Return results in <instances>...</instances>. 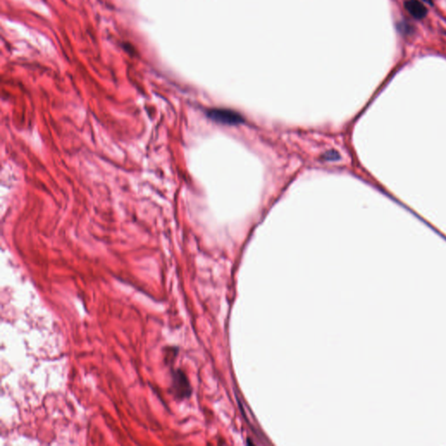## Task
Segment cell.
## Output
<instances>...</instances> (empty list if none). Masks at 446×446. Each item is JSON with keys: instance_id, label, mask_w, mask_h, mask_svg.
<instances>
[{"instance_id": "obj_4", "label": "cell", "mask_w": 446, "mask_h": 446, "mask_svg": "<svg viewBox=\"0 0 446 446\" xmlns=\"http://www.w3.org/2000/svg\"><path fill=\"white\" fill-rule=\"evenodd\" d=\"M165 351L164 359H165L166 364H168V365L173 364L175 356L178 353V349L175 347H168L167 349H165Z\"/></svg>"}, {"instance_id": "obj_1", "label": "cell", "mask_w": 446, "mask_h": 446, "mask_svg": "<svg viewBox=\"0 0 446 446\" xmlns=\"http://www.w3.org/2000/svg\"><path fill=\"white\" fill-rule=\"evenodd\" d=\"M171 376V391L175 398L178 399L189 398L192 388L184 372L180 368L172 369Z\"/></svg>"}, {"instance_id": "obj_2", "label": "cell", "mask_w": 446, "mask_h": 446, "mask_svg": "<svg viewBox=\"0 0 446 446\" xmlns=\"http://www.w3.org/2000/svg\"><path fill=\"white\" fill-rule=\"evenodd\" d=\"M207 116L215 122L229 126H236L244 122V118L242 114L230 109L213 108L207 112Z\"/></svg>"}, {"instance_id": "obj_5", "label": "cell", "mask_w": 446, "mask_h": 446, "mask_svg": "<svg viewBox=\"0 0 446 446\" xmlns=\"http://www.w3.org/2000/svg\"><path fill=\"white\" fill-rule=\"evenodd\" d=\"M339 158V155L337 154V153L335 152V151H331V152L327 153L326 155L324 156V159L325 160H336V159Z\"/></svg>"}, {"instance_id": "obj_3", "label": "cell", "mask_w": 446, "mask_h": 446, "mask_svg": "<svg viewBox=\"0 0 446 446\" xmlns=\"http://www.w3.org/2000/svg\"><path fill=\"white\" fill-rule=\"evenodd\" d=\"M404 7L408 13L417 20H422L427 15L426 7L418 0H407L404 3Z\"/></svg>"}, {"instance_id": "obj_6", "label": "cell", "mask_w": 446, "mask_h": 446, "mask_svg": "<svg viewBox=\"0 0 446 446\" xmlns=\"http://www.w3.org/2000/svg\"><path fill=\"white\" fill-rule=\"evenodd\" d=\"M424 2H426L427 4H430V5H432V0H423Z\"/></svg>"}]
</instances>
